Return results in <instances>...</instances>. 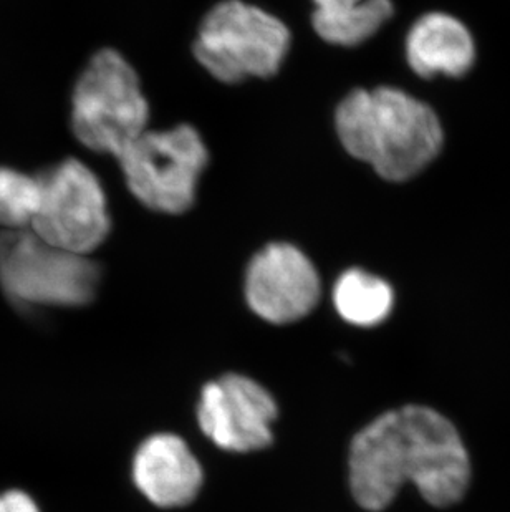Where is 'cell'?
I'll return each mask as SVG.
<instances>
[{
  "label": "cell",
  "mask_w": 510,
  "mask_h": 512,
  "mask_svg": "<svg viewBox=\"0 0 510 512\" xmlns=\"http://www.w3.org/2000/svg\"><path fill=\"white\" fill-rule=\"evenodd\" d=\"M350 486L366 511L388 508L413 483L434 508L458 504L471 483V458L453 421L429 406L378 416L350 446Z\"/></svg>",
  "instance_id": "obj_1"
},
{
  "label": "cell",
  "mask_w": 510,
  "mask_h": 512,
  "mask_svg": "<svg viewBox=\"0 0 510 512\" xmlns=\"http://www.w3.org/2000/svg\"><path fill=\"white\" fill-rule=\"evenodd\" d=\"M342 145L381 178L406 181L426 168L443 148L438 115L398 88L355 90L337 110Z\"/></svg>",
  "instance_id": "obj_2"
},
{
  "label": "cell",
  "mask_w": 510,
  "mask_h": 512,
  "mask_svg": "<svg viewBox=\"0 0 510 512\" xmlns=\"http://www.w3.org/2000/svg\"><path fill=\"white\" fill-rule=\"evenodd\" d=\"M150 107L130 63L102 50L88 63L73 92L72 126L80 143L118 156L146 131Z\"/></svg>",
  "instance_id": "obj_3"
},
{
  "label": "cell",
  "mask_w": 510,
  "mask_h": 512,
  "mask_svg": "<svg viewBox=\"0 0 510 512\" xmlns=\"http://www.w3.org/2000/svg\"><path fill=\"white\" fill-rule=\"evenodd\" d=\"M289 47V29L277 17L241 0H226L203 20L194 55L212 77L239 83L275 75Z\"/></svg>",
  "instance_id": "obj_4"
},
{
  "label": "cell",
  "mask_w": 510,
  "mask_h": 512,
  "mask_svg": "<svg viewBox=\"0 0 510 512\" xmlns=\"http://www.w3.org/2000/svg\"><path fill=\"white\" fill-rule=\"evenodd\" d=\"M100 271L83 254L63 251L30 229L0 232V284L20 304L87 305Z\"/></svg>",
  "instance_id": "obj_5"
},
{
  "label": "cell",
  "mask_w": 510,
  "mask_h": 512,
  "mask_svg": "<svg viewBox=\"0 0 510 512\" xmlns=\"http://www.w3.org/2000/svg\"><path fill=\"white\" fill-rule=\"evenodd\" d=\"M207 160L206 145L189 125L146 130L118 156L135 198L146 208L168 214H181L193 206Z\"/></svg>",
  "instance_id": "obj_6"
},
{
  "label": "cell",
  "mask_w": 510,
  "mask_h": 512,
  "mask_svg": "<svg viewBox=\"0 0 510 512\" xmlns=\"http://www.w3.org/2000/svg\"><path fill=\"white\" fill-rule=\"evenodd\" d=\"M40 204L32 231L63 251L87 256L110 232L102 184L90 168L78 160H65L37 176Z\"/></svg>",
  "instance_id": "obj_7"
},
{
  "label": "cell",
  "mask_w": 510,
  "mask_h": 512,
  "mask_svg": "<svg viewBox=\"0 0 510 512\" xmlns=\"http://www.w3.org/2000/svg\"><path fill=\"white\" fill-rule=\"evenodd\" d=\"M275 418L277 403L272 395L244 375L231 373L203 388L199 426L221 450L249 453L269 446Z\"/></svg>",
  "instance_id": "obj_8"
},
{
  "label": "cell",
  "mask_w": 510,
  "mask_h": 512,
  "mask_svg": "<svg viewBox=\"0 0 510 512\" xmlns=\"http://www.w3.org/2000/svg\"><path fill=\"white\" fill-rule=\"evenodd\" d=\"M320 290L310 259L285 242L264 247L247 269V302L270 324H292L307 317L318 304Z\"/></svg>",
  "instance_id": "obj_9"
},
{
  "label": "cell",
  "mask_w": 510,
  "mask_h": 512,
  "mask_svg": "<svg viewBox=\"0 0 510 512\" xmlns=\"http://www.w3.org/2000/svg\"><path fill=\"white\" fill-rule=\"evenodd\" d=\"M136 488L158 508L193 503L203 486V468L179 436L154 435L140 446L133 461Z\"/></svg>",
  "instance_id": "obj_10"
},
{
  "label": "cell",
  "mask_w": 510,
  "mask_h": 512,
  "mask_svg": "<svg viewBox=\"0 0 510 512\" xmlns=\"http://www.w3.org/2000/svg\"><path fill=\"white\" fill-rule=\"evenodd\" d=\"M406 58L419 77H462L474 65L476 44L461 20L444 12H431L409 30Z\"/></svg>",
  "instance_id": "obj_11"
},
{
  "label": "cell",
  "mask_w": 510,
  "mask_h": 512,
  "mask_svg": "<svg viewBox=\"0 0 510 512\" xmlns=\"http://www.w3.org/2000/svg\"><path fill=\"white\" fill-rule=\"evenodd\" d=\"M313 27L330 44H361L380 30L395 7L391 0H313Z\"/></svg>",
  "instance_id": "obj_12"
},
{
  "label": "cell",
  "mask_w": 510,
  "mask_h": 512,
  "mask_svg": "<svg viewBox=\"0 0 510 512\" xmlns=\"http://www.w3.org/2000/svg\"><path fill=\"white\" fill-rule=\"evenodd\" d=\"M333 302L348 324L375 327L390 317L395 292L380 277L361 269H350L335 284Z\"/></svg>",
  "instance_id": "obj_13"
},
{
  "label": "cell",
  "mask_w": 510,
  "mask_h": 512,
  "mask_svg": "<svg viewBox=\"0 0 510 512\" xmlns=\"http://www.w3.org/2000/svg\"><path fill=\"white\" fill-rule=\"evenodd\" d=\"M40 204L39 179L0 168V226L27 229Z\"/></svg>",
  "instance_id": "obj_14"
},
{
  "label": "cell",
  "mask_w": 510,
  "mask_h": 512,
  "mask_svg": "<svg viewBox=\"0 0 510 512\" xmlns=\"http://www.w3.org/2000/svg\"><path fill=\"white\" fill-rule=\"evenodd\" d=\"M0 512H40V509L29 494L12 489L0 494Z\"/></svg>",
  "instance_id": "obj_15"
}]
</instances>
